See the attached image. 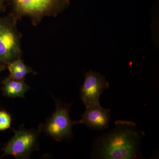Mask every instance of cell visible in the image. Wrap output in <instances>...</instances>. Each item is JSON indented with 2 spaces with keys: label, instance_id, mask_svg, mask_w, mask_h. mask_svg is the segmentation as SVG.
I'll return each instance as SVG.
<instances>
[{
  "label": "cell",
  "instance_id": "cell-4",
  "mask_svg": "<svg viewBox=\"0 0 159 159\" xmlns=\"http://www.w3.org/2000/svg\"><path fill=\"white\" fill-rule=\"evenodd\" d=\"M41 124L37 129H25L22 126L17 130H14L12 137L2 149V154L0 158L7 155L16 159H29L34 151L38 148V140L42 131Z\"/></svg>",
  "mask_w": 159,
  "mask_h": 159
},
{
  "label": "cell",
  "instance_id": "cell-12",
  "mask_svg": "<svg viewBox=\"0 0 159 159\" xmlns=\"http://www.w3.org/2000/svg\"><path fill=\"white\" fill-rule=\"evenodd\" d=\"M1 72V71H0V72ZM0 92H1V90H0Z\"/></svg>",
  "mask_w": 159,
  "mask_h": 159
},
{
  "label": "cell",
  "instance_id": "cell-3",
  "mask_svg": "<svg viewBox=\"0 0 159 159\" xmlns=\"http://www.w3.org/2000/svg\"><path fill=\"white\" fill-rule=\"evenodd\" d=\"M17 21L10 13L5 17L0 16L1 71L5 70L10 61L21 57V34L17 30Z\"/></svg>",
  "mask_w": 159,
  "mask_h": 159
},
{
  "label": "cell",
  "instance_id": "cell-2",
  "mask_svg": "<svg viewBox=\"0 0 159 159\" xmlns=\"http://www.w3.org/2000/svg\"><path fill=\"white\" fill-rule=\"evenodd\" d=\"M10 14L17 20L24 16L36 25L46 16H57L69 6V0H9Z\"/></svg>",
  "mask_w": 159,
  "mask_h": 159
},
{
  "label": "cell",
  "instance_id": "cell-9",
  "mask_svg": "<svg viewBox=\"0 0 159 159\" xmlns=\"http://www.w3.org/2000/svg\"><path fill=\"white\" fill-rule=\"evenodd\" d=\"M6 68L9 71V77L17 80H25L28 74H36V72L31 68L26 65L21 57L10 61L6 66Z\"/></svg>",
  "mask_w": 159,
  "mask_h": 159
},
{
  "label": "cell",
  "instance_id": "cell-6",
  "mask_svg": "<svg viewBox=\"0 0 159 159\" xmlns=\"http://www.w3.org/2000/svg\"><path fill=\"white\" fill-rule=\"evenodd\" d=\"M109 87L105 77L99 72L89 70L86 72L85 79L80 91V98L86 107L99 104V98Z\"/></svg>",
  "mask_w": 159,
  "mask_h": 159
},
{
  "label": "cell",
  "instance_id": "cell-11",
  "mask_svg": "<svg viewBox=\"0 0 159 159\" xmlns=\"http://www.w3.org/2000/svg\"><path fill=\"white\" fill-rule=\"evenodd\" d=\"M9 2V0H0V12L6 11L7 4Z\"/></svg>",
  "mask_w": 159,
  "mask_h": 159
},
{
  "label": "cell",
  "instance_id": "cell-10",
  "mask_svg": "<svg viewBox=\"0 0 159 159\" xmlns=\"http://www.w3.org/2000/svg\"><path fill=\"white\" fill-rule=\"evenodd\" d=\"M11 116L8 111L5 110H0V131L11 129Z\"/></svg>",
  "mask_w": 159,
  "mask_h": 159
},
{
  "label": "cell",
  "instance_id": "cell-8",
  "mask_svg": "<svg viewBox=\"0 0 159 159\" xmlns=\"http://www.w3.org/2000/svg\"><path fill=\"white\" fill-rule=\"evenodd\" d=\"M3 95L9 98H25V94L30 89L25 80H17L10 77H6L2 81Z\"/></svg>",
  "mask_w": 159,
  "mask_h": 159
},
{
  "label": "cell",
  "instance_id": "cell-5",
  "mask_svg": "<svg viewBox=\"0 0 159 159\" xmlns=\"http://www.w3.org/2000/svg\"><path fill=\"white\" fill-rule=\"evenodd\" d=\"M55 100L56 110L44 124H41V128L49 136L60 142L72 137V127L75 123L70 117V104Z\"/></svg>",
  "mask_w": 159,
  "mask_h": 159
},
{
  "label": "cell",
  "instance_id": "cell-1",
  "mask_svg": "<svg viewBox=\"0 0 159 159\" xmlns=\"http://www.w3.org/2000/svg\"><path fill=\"white\" fill-rule=\"evenodd\" d=\"M144 134L134 122L117 120L113 128L94 140L92 156L97 159L140 158Z\"/></svg>",
  "mask_w": 159,
  "mask_h": 159
},
{
  "label": "cell",
  "instance_id": "cell-7",
  "mask_svg": "<svg viewBox=\"0 0 159 159\" xmlns=\"http://www.w3.org/2000/svg\"><path fill=\"white\" fill-rule=\"evenodd\" d=\"M81 119L74 121L75 124H83L93 129L102 130L108 128L110 120V111L102 107L100 103L86 107Z\"/></svg>",
  "mask_w": 159,
  "mask_h": 159
}]
</instances>
